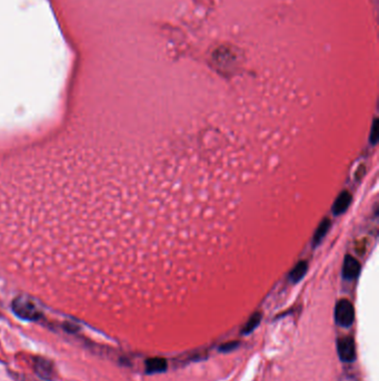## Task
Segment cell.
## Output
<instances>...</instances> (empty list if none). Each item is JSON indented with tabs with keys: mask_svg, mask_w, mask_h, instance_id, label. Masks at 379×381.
I'll use <instances>...</instances> for the list:
<instances>
[{
	"mask_svg": "<svg viewBox=\"0 0 379 381\" xmlns=\"http://www.w3.org/2000/svg\"><path fill=\"white\" fill-rule=\"evenodd\" d=\"M34 370L36 373L40 377L42 380L52 381L54 377V369L52 363L48 359H44L42 357H37L34 359Z\"/></svg>",
	"mask_w": 379,
	"mask_h": 381,
	"instance_id": "obj_4",
	"label": "cell"
},
{
	"mask_svg": "<svg viewBox=\"0 0 379 381\" xmlns=\"http://www.w3.org/2000/svg\"><path fill=\"white\" fill-rule=\"evenodd\" d=\"M377 124H378V121H377V118H376V120L374 121L372 128V134H370V141H372V144H376L377 140H378V127H377Z\"/></svg>",
	"mask_w": 379,
	"mask_h": 381,
	"instance_id": "obj_12",
	"label": "cell"
},
{
	"mask_svg": "<svg viewBox=\"0 0 379 381\" xmlns=\"http://www.w3.org/2000/svg\"><path fill=\"white\" fill-rule=\"evenodd\" d=\"M338 355L342 362L350 363L356 360V343L352 336H342L337 340Z\"/></svg>",
	"mask_w": 379,
	"mask_h": 381,
	"instance_id": "obj_3",
	"label": "cell"
},
{
	"mask_svg": "<svg viewBox=\"0 0 379 381\" xmlns=\"http://www.w3.org/2000/svg\"><path fill=\"white\" fill-rule=\"evenodd\" d=\"M359 271H360V264H359V262L356 259H354L352 256L347 255L345 258V261H344L342 266L344 278L346 280H354L358 276Z\"/></svg>",
	"mask_w": 379,
	"mask_h": 381,
	"instance_id": "obj_5",
	"label": "cell"
},
{
	"mask_svg": "<svg viewBox=\"0 0 379 381\" xmlns=\"http://www.w3.org/2000/svg\"><path fill=\"white\" fill-rule=\"evenodd\" d=\"M350 202H352L350 193L342 192V194L338 196V199L336 200L335 204H334V206H332L334 214H336V215L342 214L344 212L348 209V206H349V204H350Z\"/></svg>",
	"mask_w": 379,
	"mask_h": 381,
	"instance_id": "obj_7",
	"label": "cell"
},
{
	"mask_svg": "<svg viewBox=\"0 0 379 381\" xmlns=\"http://www.w3.org/2000/svg\"><path fill=\"white\" fill-rule=\"evenodd\" d=\"M335 319L336 322L344 328H348L354 323L355 310L350 301L346 299L339 301L335 309Z\"/></svg>",
	"mask_w": 379,
	"mask_h": 381,
	"instance_id": "obj_2",
	"label": "cell"
},
{
	"mask_svg": "<svg viewBox=\"0 0 379 381\" xmlns=\"http://www.w3.org/2000/svg\"><path fill=\"white\" fill-rule=\"evenodd\" d=\"M260 321H262V314L259 312L254 313L250 316V319L248 320V322L244 325V328L242 330V334H250L252 331L259 325V323H260Z\"/></svg>",
	"mask_w": 379,
	"mask_h": 381,
	"instance_id": "obj_9",
	"label": "cell"
},
{
	"mask_svg": "<svg viewBox=\"0 0 379 381\" xmlns=\"http://www.w3.org/2000/svg\"><path fill=\"white\" fill-rule=\"evenodd\" d=\"M144 367H146V372L148 374L159 373L167 370L168 363L164 358H149L144 362Z\"/></svg>",
	"mask_w": 379,
	"mask_h": 381,
	"instance_id": "obj_6",
	"label": "cell"
},
{
	"mask_svg": "<svg viewBox=\"0 0 379 381\" xmlns=\"http://www.w3.org/2000/svg\"><path fill=\"white\" fill-rule=\"evenodd\" d=\"M307 269L308 265L306 262H300V263H298L295 266V269L292 271L290 275H289V279H290L292 283H297V282L300 281L304 278V275L306 274Z\"/></svg>",
	"mask_w": 379,
	"mask_h": 381,
	"instance_id": "obj_8",
	"label": "cell"
},
{
	"mask_svg": "<svg viewBox=\"0 0 379 381\" xmlns=\"http://www.w3.org/2000/svg\"><path fill=\"white\" fill-rule=\"evenodd\" d=\"M329 226H330V221H329L328 219H325L322 222L320 225L318 226V229L315 233V236H314V245L316 246L320 243L324 237H325V235L327 234V232L329 230Z\"/></svg>",
	"mask_w": 379,
	"mask_h": 381,
	"instance_id": "obj_10",
	"label": "cell"
},
{
	"mask_svg": "<svg viewBox=\"0 0 379 381\" xmlns=\"http://www.w3.org/2000/svg\"><path fill=\"white\" fill-rule=\"evenodd\" d=\"M12 310L18 318L24 321H37L42 318V312L37 305L24 296H18L12 300Z\"/></svg>",
	"mask_w": 379,
	"mask_h": 381,
	"instance_id": "obj_1",
	"label": "cell"
},
{
	"mask_svg": "<svg viewBox=\"0 0 379 381\" xmlns=\"http://www.w3.org/2000/svg\"><path fill=\"white\" fill-rule=\"evenodd\" d=\"M239 344H240V342H239V341H229V342H226V343L222 344L220 347H219V350H220L222 352H224V353L232 352V351L236 350L238 348Z\"/></svg>",
	"mask_w": 379,
	"mask_h": 381,
	"instance_id": "obj_11",
	"label": "cell"
}]
</instances>
